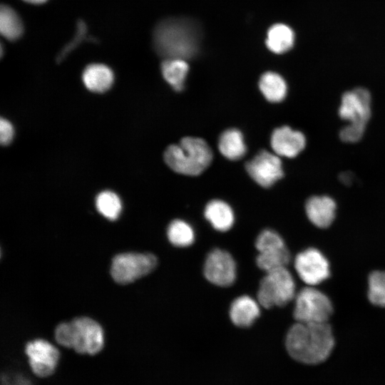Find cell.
<instances>
[{"label":"cell","instance_id":"4dcf8cb0","mask_svg":"<svg viewBox=\"0 0 385 385\" xmlns=\"http://www.w3.org/2000/svg\"><path fill=\"white\" fill-rule=\"evenodd\" d=\"M23 1L31 4L38 5V4H44L48 0H23Z\"/></svg>","mask_w":385,"mask_h":385},{"label":"cell","instance_id":"484cf974","mask_svg":"<svg viewBox=\"0 0 385 385\" xmlns=\"http://www.w3.org/2000/svg\"><path fill=\"white\" fill-rule=\"evenodd\" d=\"M368 298L373 304L385 307V272L374 271L368 279Z\"/></svg>","mask_w":385,"mask_h":385},{"label":"cell","instance_id":"d4e9b609","mask_svg":"<svg viewBox=\"0 0 385 385\" xmlns=\"http://www.w3.org/2000/svg\"><path fill=\"white\" fill-rule=\"evenodd\" d=\"M96 206L98 211L110 220H116L122 209L120 197L110 190L103 191L97 195Z\"/></svg>","mask_w":385,"mask_h":385},{"label":"cell","instance_id":"9a60e30c","mask_svg":"<svg viewBox=\"0 0 385 385\" xmlns=\"http://www.w3.org/2000/svg\"><path fill=\"white\" fill-rule=\"evenodd\" d=\"M114 79L113 70L103 63H91L82 73V81L85 87L94 93H102L108 91Z\"/></svg>","mask_w":385,"mask_h":385},{"label":"cell","instance_id":"52a82bcc","mask_svg":"<svg viewBox=\"0 0 385 385\" xmlns=\"http://www.w3.org/2000/svg\"><path fill=\"white\" fill-rule=\"evenodd\" d=\"M157 263V258L153 254L122 253L113 257L111 274L117 283L128 284L149 274Z\"/></svg>","mask_w":385,"mask_h":385},{"label":"cell","instance_id":"5bb4252c","mask_svg":"<svg viewBox=\"0 0 385 385\" xmlns=\"http://www.w3.org/2000/svg\"><path fill=\"white\" fill-rule=\"evenodd\" d=\"M337 205L329 196H312L305 204V212L309 221L316 227L326 228L335 218Z\"/></svg>","mask_w":385,"mask_h":385},{"label":"cell","instance_id":"30bf717a","mask_svg":"<svg viewBox=\"0 0 385 385\" xmlns=\"http://www.w3.org/2000/svg\"><path fill=\"white\" fill-rule=\"evenodd\" d=\"M294 265L300 279L309 286L321 283L330 275L329 262L315 248H308L299 252L295 257Z\"/></svg>","mask_w":385,"mask_h":385},{"label":"cell","instance_id":"5b68a950","mask_svg":"<svg viewBox=\"0 0 385 385\" xmlns=\"http://www.w3.org/2000/svg\"><path fill=\"white\" fill-rule=\"evenodd\" d=\"M296 296L294 279L286 267L266 272L261 279L257 301L260 304L269 309L282 307L288 304Z\"/></svg>","mask_w":385,"mask_h":385},{"label":"cell","instance_id":"4fadbf2b","mask_svg":"<svg viewBox=\"0 0 385 385\" xmlns=\"http://www.w3.org/2000/svg\"><path fill=\"white\" fill-rule=\"evenodd\" d=\"M270 142L275 154L291 158L303 150L306 138L302 132L284 125L272 132Z\"/></svg>","mask_w":385,"mask_h":385},{"label":"cell","instance_id":"f546056e","mask_svg":"<svg viewBox=\"0 0 385 385\" xmlns=\"http://www.w3.org/2000/svg\"><path fill=\"white\" fill-rule=\"evenodd\" d=\"M14 129L11 123L6 118L0 120V141L3 145L10 144L14 138Z\"/></svg>","mask_w":385,"mask_h":385},{"label":"cell","instance_id":"ac0fdd59","mask_svg":"<svg viewBox=\"0 0 385 385\" xmlns=\"http://www.w3.org/2000/svg\"><path fill=\"white\" fill-rule=\"evenodd\" d=\"M267 47L273 53L281 54L289 51L294 43V33L286 24H276L268 30Z\"/></svg>","mask_w":385,"mask_h":385},{"label":"cell","instance_id":"8fae6325","mask_svg":"<svg viewBox=\"0 0 385 385\" xmlns=\"http://www.w3.org/2000/svg\"><path fill=\"white\" fill-rule=\"evenodd\" d=\"M203 273L210 283L220 287H229L236 279V264L228 252L216 248L207 255Z\"/></svg>","mask_w":385,"mask_h":385},{"label":"cell","instance_id":"9c48e42d","mask_svg":"<svg viewBox=\"0 0 385 385\" xmlns=\"http://www.w3.org/2000/svg\"><path fill=\"white\" fill-rule=\"evenodd\" d=\"M339 115L349 121L350 125L365 130L371 116V96L363 88H357L344 93L339 108Z\"/></svg>","mask_w":385,"mask_h":385},{"label":"cell","instance_id":"d6986e66","mask_svg":"<svg viewBox=\"0 0 385 385\" xmlns=\"http://www.w3.org/2000/svg\"><path fill=\"white\" fill-rule=\"evenodd\" d=\"M218 148L222 155L232 160L242 158L247 150L242 133L235 128L227 129L221 134Z\"/></svg>","mask_w":385,"mask_h":385},{"label":"cell","instance_id":"83f0119b","mask_svg":"<svg viewBox=\"0 0 385 385\" xmlns=\"http://www.w3.org/2000/svg\"><path fill=\"white\" fill-rule=\"evenodd\" d=\"M255 247L259 252L287 247L279 234L270 229L264 230L259 234Z\"/></svg>","mask_w":385,"mask_h":385},{"label":"cell","instance_id":"6da1fadb","mask_svg":"<svg viewBox=\"0 0 385 385\" xmlns=\"http://www.w3.org/2000/svg\"><path fill=\"white\" fill-rule=\"evenodd\" d=\"M335 344L332 327L327 322H296L288 330L285 347L295 361L317 365L325 361L331 355Z\"/></svg>","mask_w":385,"mask_h":385},{"label":"cell","instance_id":"3957f363","mask_svg":"<svg viewBox=\"0 0 385 385\" xmlns=\"http://www.w3.org/2000/svg\"><path fill=\"white\" fill-rule=\"evenodd\" d=\"M54 338L59 345L72 349L81 355L95 356L102 351L104 346L101 326L86 317L59 324L55 329Z\"/></svg>","mask_w":385,"mask_h":385},{"label":"cell","instance_id":"ffe728a7","mask_svg":"<svg viewBox=\"0 0 385 385\" xmlns=\"http://www.w3.org/2000/svg\"><path fill=\"white\" fill-rule=\"evenodd\" d=\"M23 21L11 6L2 4L0 9V32L9 41L19 39L24 34Z\"/></svg>","mask_w":385,"mask_h":385},{"label":"cell","instance_id":"e0dca14e","mask_svg":"<svg viewBox=\"0 0 385 385\" xmlns=\"http://www.w3.org/2000/svg\"><path fill=\"white\" fill-rule=\"evenodd\" d=\"M204 214L212 227L220 232L229 230L235 222L232 209L220 200L210 201L205 206Z\"/></svg>","mask_w":385,"mask_h":385},{"label":"cell","instance_id":"7a4b0ae2","mask_svg":"<svg viewBox=\"0 0 385 385\" xmlns=\"http://www.w3.org/2000/svg\"><path fill=\"white\" fill-rule=\"evenodd\" d=\"M200 41L199 25L188 18L163 19L153 34L154 49L164 59L193 58L198 53Z\"/></svg>","mask_w":385,"mask_h":385},{"label":"cell","instance_id":"277c9868","mask_svg":"<svg viewBox=\"0 0 385 385\" xmlns=\"http://www.w3.org/2000/svg\"><path fill=\"white\" fill-rule=\"evenodd\" d=\"M212 153L208 144L199 138L185 137L178 144L167 148L164 159L175 172L197 175L210 164Z\"/></svg>","mask_w":385,"mask_h":385},{"label":"cell","instance_id":"4316f807","mask_svg":"<svg viewBox=\"0 0 385 385\" xmlns=\"http://www.w3.org/2000/svg\"><path fill=\"white\" fill-rule=\"evenodd\" d=\"M86 40L97 42V39L88 37V26L84 21L79 19L76 24V33L73 38L65 45L56 57V62L61 63L68 55L75 50L82 42Z\"/></svg>","mask_w":385,"mask_h":385},{"label":"cell","instance_id":"7c38bea8","mask_svg":"<svg viewBox=\"0 0 385 385\" xmlns=\"http://www.w3.org/2000/svg\"><path fill=\"white\" fill-rule=\"evenodd\" d=\"M250 176L260 185L272 186L283 176L282 165L277 154L261 150L245 165Z\"/></svg>","mask_w":385,"mask_h":385},{"label":"cell","instance_id":"f1b7e54d","mask_svg":"<svg viewBox=\"0 0 385 385\" xmlns=\"http://www.w3.org/2000/svg\"><path fill=\"white\" fill-rule=\"evenodd\" d=\"M364 130V129L348 125L341 130L339 138L346 143H356L361 138Z\"/></svg>","mask_w":385,"mask_h":385},{"label":"cell","instance_id":"44dd1931","mask_svg":"<svg viewBox=\"0 0 385 385\" xmlns=\"http://www.w3.org/2000/svg\"><path fill=\"white\" fill-rule=\"evenodd\" d=\"M259 87L265 98L272 103L283 101L287 95V83L278 73L268 71L263 73L259 81Z\"/></svg>","mask_w":385,"mask_h":385},{"label":"cell","instance_id":"8992f818","mask_svg":"<svg viewBox=\"0 0 385 385\" xmlns=\"http://www.w3.org/2000/svg\"><path fill=\"white\" fill-rule=\"evenodd\" d=\"M332 312L329 297L314 287H304L295 296L293 316L297 322H327Z\"/></svg>","mask_w":385,"mask_h":385},{"label":"cell","instance_id":"cb8c5ba5","mask_svg":"<svg viewBox=\"0 0 385 385\" xmlns=\"http://www.w3.org/2000/svg\"><path fill=\"white\" fill-rule=\"evenodd\" d=\"M290 260L287 247L259 252L256 259L257 266L266 272L286 267Z\"/></svg>","mask_w":385,"mask_h":385},{"label":"cell","instance_id":"ba28073f","mask_svg":"<svg viewBox=\"0 0 385 385\" xmlns=\"http://www.w3.org/2000/svg\"><path fill=\"white\" fill-rule=\"evenodd\" d=\"M24 353L29 369L35 376L45 379L56 374L61 354L48 341L43 339L29 341L25 345Z\"/></svg>","mask_w":385,"mask_h":385},{"label":"cell","instance_id":"7402d4cb","mask_svg":"<svg viewBox=\"0 0 385 385\" xmlns=\"http://www.w3.org/2000/svg\"><path fill=\"white\" fill-rule=\"evenodd\" d=\"M188 70L187 61L183 59H164L161 64L163 78L177 91L183 88Z\"/></svg>","mask_w":385,"mask_h":385},{"label":"cell","instance_id":"2e32d148","mask_svg":"<svg viewBox=\"0 0 385 385\" xmlns=\"http://www.w3.org/2000/svg\"><path fill=\"white\" fill-rule=\"evenodd\" d=\"M260 303L248 295L237 297L230 308L232 322L239 327H250L260 314Z\"/></svg>","mask_w":385,"mask_h":385},{"label":"cell","instance_id":"603a6c76","mask_svg":"<svg viewBox=\"0 0 385 385\" xmlns=\"http://www.w3.org/2000/svg\"><path fill=\"white\" fill-rule=\"evenodd\" d=\"M167 236L170 242L179 247L191 245L195 241V232L187 222L176 219L168 227Z\"/></svg>","mask_w":385,"mask_h":385}]
</instances>
